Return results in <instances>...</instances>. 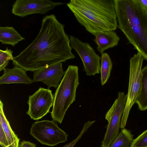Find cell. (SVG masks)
<instances>
[{
    "mask_svg": "<svg viewBox=\"0 0 147 147\" xmlns=\"http://www.w3.org/2000/svg\"><path fill=\"white\" fill-rule=\"evenodd\" d=\"M64 26L53 14L44 17L38 35L18 55L13 57V64L26 71L34 72L74 58Z\"/></svg>",
    "mask_w": 147,
    "mask_h": 147,
    "instance_id": "6da1fadb",
    "label": "cell"
},
{
    "mask_svg": "<svg viewBox=\"0 0 147 147\" xmlns=\"http://www.w3.org/2000/svg\"><path fill=\"white\" fill-rule=\"evenodd\" d=\"M67 5L77 21L94 35L117 28L114 0H71Z\"/></svg>",
    "mask_w": 147,
    "mask_h": 147,
    "instance_id": "7a4b0ae2",
    "label": "cell"
},
{
    "mask_svg": "<svg viewBox=\"0 0 147 147\" xmlns=\"http://www.w3.org/2000/svg\"><path fill=\"white\" fill-rule=\"evenodd\" d=\"M118 28L147 60V12L136 0H114Z\"/></svg>",
    "mask_w": 147,
    "mask_h": 147,
    "instance_id": "3957f363",
    "label": "cell"
},
{
    "mask_svg": "<svg viewBox=\"0 0 147 147\" xmlns=\"http://www.w3.org/2000/svg\"><path fill=\"white\" fill-rule=\"evenodd\" d=\"M78 70L77 66L69 65L55 92L51 115L53 120L60 124L67 110L76 100L79 84Z\"/></svg>",
    "mask_w": 147,
    "mask_h": 147,
    "instance_id": "277c9868",
    "label": "cell"
},
{
    "mask_svg": "<svg viewBox=\"0 0 147 147\" xmlns=\"http://www.w3.org/2000/svg\"><path fill=\"white\" fill-rule=\"evenodd\" d=\"M144 58L139 52L130 60L129 76L127 101L121 120L120 128L125 127L129 113L140 94L142 87L141 70Z\"/></svg>",
    "mask_w": 147,
    "mask_h": 147,
    "instance_id": "5b68a950",
    "label": "cell"
},
{
    "mask_svg": "<svg viewBox=\"0 0 147 147\" xmlns=\"http://www.w3.org/2000/svg\"><path fill=\"white\" fill-rule=\"evenodd\" d=\"M30 134L42 144L52 146L65 142L68 136L53 120H44L34 123Z\"/></svg>",
    "mask_w": 147,
    "mask_h": 147,
    "instance_id": "8992f818",
    "label": "cell"
},
{
    "mask_svg": "<svg viewBox=\"0 0 147 147\" xmlns=\"http://www.w3.org/2000/svg\"><path fill=\"white\" fill-rule=\"evenodd\" d=\"M127 94L124 92H119L118 96L105 115L108 121L107 130L101 147H109L119 134L121 117L125 107Z\"/></svg>",
    "mask_w": 147,
    "mask_h": 147,
    "instance_id": "52a82bcc",
    "label": "cell"
},
{
    "mask_svg": "<svg viewBox=\"0 0 147 147\" xmlns=\"http://www.w3.org/2000/svg\"><path fill=\"white\" fill-rule=\"evenodd\" d=\"M70 45L81 58L86 75L94 76L100 71L101 58L87 42H82L78 38L69 36Z\"/></svg>",
    "mask_w": 147,
    "mask_h": 147,
    "instance_id": "ba28073f",
    "label": "cell"
},
{
    "mask_svg": "<svg viewBox=\"0 0 147 147\" xmlns=\"http://www.w3.org/2000/svg\"><path fill=\"white\" fill-rule=\"evenodd\" d=\"M54 98L51 90L40 88L33 94L29 96L27 102L29 108L26 114L34 120L41 119L49 112L53 105Z\"/></svg>",
    "mask_w": 147,
    "mask_h": 147,
    "instance_id": "9c48e42d",
    "label": "cell"
},
{
    "mask_svg": "<svg viewBox=\"0 0 147 147\" xmlns=\"http://www.w3.org/2000/svg\"><path fill=\"white\" fill-rule=\"evenodd\" d=\"M63 4L48 0H16L13 5L12 13L22 17L35 13L43 14Z\"/></svg>",
    "mask_w": 147,
    "mask_h": 147,
    "instance_id": "30bf717a",
    "label": "cell"
},
{
    "mask_svg": "<svg viewBox=\"0 0 147 147\" xmlns=\"http://www.w3.org/2000/svg\"><path fill=\"white\" fill-rule=\"evenodd\" d=\"M64 73L62 63H60L34 71L33 80L34 82H43L49 89L52 87L57 88Z\"/></svg>",
    "mask_w": 147,
    "mask_h": 147,
    "instance_id": "8fae6325",
    "label": "cell"
},
{
    "mask_svg": "<svg viewBox=\"0 0 147 147\" xmlns=\"http://www.w3.org/2000/svg\"><path fill=\"white\" fill-rule=\"evenodd\" d=\"M4 74L0 78V84L21 83L29 84L34 82L27 76L26 71L14 65L11 69L5 68Z\"/></svg>",
    "mask_w": 147,
    "mask_h": 147,
    "instance_id": "7c38bea8",
    "label": "cell"
},
{
    "mask_svg": "<svg viewBox=\"0 0 147 147\" xmlns=\"http://www.w3.org/2000/svg\"><path fill=\"white\" fill-rule=\"evenodd\" d=\"M94 41L97 44V50L101 54L109 48L116 46L120 38L114 31L110 30L100 32L94 35Z\"/></svg>",
    "mask_w": 147,
    "mask_h": 147,
    "instance_id": "4fadbf2b",
    "label": "cell"
},
{
    "mask_svg": "<svg viewBox=\"0 0 147 147\" xmlns=\"http://www.w3.org/2000/svg\"><path fill=\"white\" fill-rule=\"evenodd\" d=\"M0 125L5 134L8 144V147H19L20 139L12 130L3 110V104L0 101Z\"/></svg>",
    "mask_w": 147,
    "mask_h": 147,
    "instance_id": "5bb4252c",
    "label": "cell"
},
{
    "mask_svg": "<svg viewBox=\"0 0 147 147\" xmlns=\"http://www.w3.org/2000/svg\"><path fill=\"white\" fill-rule=\"evenodd\" d=\"M25 38L13 27H0V41L2 44L14 46Z\"/></svg>",
    "mask_w": 147,
    "mask_h": 147,
    "instance_id": "9a60e30c",
    "label": "cell"
},
{
    "mask_svg": "<svg viewBox=\"0 0 147 147\" xmlns=\"http://www.w3.org/2000/svg\"><path fill=\"white\" fill-rule=\"evenodd\" d=\"M141 72V89L136 103L139 109L143 111L147 109V66L142 69Z\"/></svg>",
    "mask_w": 147,
    "mask_h": 147,
    "instance_id": "2e32d148",
    "label": "cell"
},
{
    "mask_svg": "<svg viewBox=\"0 0 147 147\" xmlns=\"http://www.w3.org/2000/svg\"><path fill=\"white\" fill-rule=\"evenodd\" d=\"M101 60V82L103 86L107 82L110 77L113 63L109 55L106 53L102 54Z\"/></svg>",
    "mask_w": 147,
    "mask_h": 147,
    "instance_id": "e0dca14e",
    "label": "cell"
},
{
    "mask_svg": "<svg viewBox=\"0 0 147 147\" xmlns=\"http://www.w3.org/2000/svg\"><path fill=\"white\" fill-rule=\"evenodd\" d=\"M134 135L125 128L122 129L116 138L109 147H130Z\"/></svg>",
    "mask_w": 147,
    "mask_h": 147,
    "instance_id": "ac0fdd59",
    "label": "cell"
},
{
    "mask_svg": "<svg viewBox=\"0 0 147 147\" xmlns=\"http://www.w3.org/2000/svg\"><path fill=\"white\" fill-rule=\"evenodd\" d=\"M13 52L6 47L5 50H0V71L4 70L8 65L9 61H13Z\"/></svg>",
    "mask_w": 147,
    "mask_h": 147,
    "instance_id": "d6986e66",
    "label": "cell"
},
{
    "mask_svg": "<svg viewBox=\"0 0 147 147\" xmlns=\"http://www.w3.org/2000/svg\"><path fill=\"white\" fill-rule=\"evenodd\" d=\"M147 146V129L136 138L134 139L130 147H143Z\"/></svg>",
    "mask_w": 147,
    "mask_h": 147,
    "instance_id": "ffe728a7",
    "label": "cell"
},
{
    "mask_svg": "<svg viewBox=\"0 0 147 147\" xmlns=\"http://www.w3.org/2000/svg\"><path fill=\"white\" fill-rule=\"evenodd\" d=\"M95 122V121H88L85 123L78 137L74 140L62 147H74L78 142L81 139L84 133L87 131L88 129Z\"/></svg>",
    "mask_w": 147,
    "mask_h": 147,
    "instance_id": "44dd1931",
    "label": "cell"
},
{
    "mask_svg": "<svg viewBox=\"0 0 147 147\" xmlns=\"http://www.w3.org/2000/svg\"><path fill=\"white\" fill-rule=\"evenodd\" d=\"M0 144L2 147H8V142L3 130L0 125Z\"/></svg>",
    "mask_w": 147,
    "mask_h": 147,
    "instance_id": "7402d4cb",
    "label": "cell"
},
{
    "mask_svg": "<svg viewBox=\"0 0 147 147\" xmlns=\"http://www.w3.org/2000/svg\"><path fill=\"white\" fill-rule=\"evenodd\" d=\"M36 144L31 142L23 140L19 144V147H36Z\"/></svg>",
    "mask_w": 147,
    "mask_h": 147,
    "instance_id": "603a6c76",
    "label": "cell"
},
{
    "mask_svg": "<svg viewBox=\"0 0 147 147\" xmlns=\"http://www.w3.org/2000/svg\"><path fill=\"white\" fill-rule=\"evenodd\" d=\"M136 1L147 12V0H136Z\"/></svg>",
    "mask_w": 147,
    "mask_h": 147,
    "instance_id": "cb8c5ba5",
    "label": "cell"
},
{
    "mask_svg": "<svg viewBox=\"0 0 147 147\" xmlns=\"http://www.w3.org/2000/svg\"><path fill=\"white\" fill-rule=\"evenodd\" d=\"M147 147V146H145V147Z\"/></svg>",
    "mask_w": 147,
    "mask_h": 147,
    "instance_id": "d4e9b609",
    "label": "cell"
}]
</instances>
